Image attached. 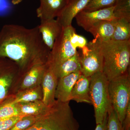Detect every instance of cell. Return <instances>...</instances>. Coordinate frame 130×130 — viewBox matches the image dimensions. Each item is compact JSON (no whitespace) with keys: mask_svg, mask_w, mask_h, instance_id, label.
<instances>
[{"mask_svg":"<svg viewBox=\"0 0 130 130\" xmlns=\"http://www.w3.org/2000/svg\"><path fill=\"white\" fill-rule=\"evenodd\" d=\"M50 51L43 41L38 26L28 29L7 24L0 31V57L15 62L22 75L36 64L47 63Z\"/></svg>","mask_w":130,"mask_h":130,"instance_id":"6da1fadb","label":"cell"},{"mask_svg":"<svg viewBox=\"0 0 130 130\" xmlns=\"http://www.w3.org/2000/svg\"><path fill=\"white\" fill-rule=\"evenodd\" d=\"M96 40L103 56V72L108 81L126 72L130 64V40L102 42Z\"/></svg>","mask_w":130,"mask_h":130,"instance_id":"7a4b0ae2","label":"cell"},{"mask_svg":"<svg viewBox=\"0 0 130 130\" xmlns=\"http://www.w3.org/2000/svg\"><path fill=\"white\" fill-rule=\"evenodd\" d=\"M69 102H56L42 118L25 130H78Z\"/></svg>","mask_w":130,"mask_h":130,"instance_id":"3957f363","label":"cell"},{"mask_svg":"<svg viewBox=\"0 0 130 130\" xmlns=\"http://www.w3.org/2000/svg\"><path fill=\"white\" fill-rule=\"evenodd\" d=\"M108 82L103 72L90 77V97L94 107L96 124H101L106 119L112 106L108 93Z\"/></svg>","mask_w":130,"mask_h":130,"instance_id":"277c9868","label":"cell"},{"mask_svg":"<svg viewBox=\"0 0 130 130\" xmlns=\"http://www.w3.org/2000/svg\"><path fill=\"white\" fill-rule=\"evenodd\" d=\"M108 90L112 106L123 124L130 104V78L127 71L109 81Z\"/></svg>","mask_w":130,"mask_h":130,"instance_id":"5b68a950","label":"cell"},{"mask_svg":"<svg viewBox=\"0 0 130 130\" xmlns=\"http://www.w3.org/2000/svg\"><path fill=\"white\" fill-rule=\"evenodd\" d=\"M79 55L82 74L90 77L98 72H103V58L97 40L88 43Z\"/></svg>","mask_w":130,"mask_h":130,"instance_id":"8992f818","label":"cell"},{"mask_svg":"<svg viewBox=\"0 0 130 130\" xmlns=\"http://www.w3.org/2000/svg\"><path fill=\"white\" fill-rule=\"evenodd\" d=\"M75 30L72 25L63 28L50 51L47 62L51 66L59 64L77 52L76 49L72 46L70 41L72 33Z\"/></svg>","mask_w":130,"mask_h":130,"instance_id":"52a82bcc","label":"cell"},{"mask_svg":"<svg viewBox=\"0 0 130 130\" xmlns=\"http://www.w3.org/2000/svg\"><path fill=\"white\" fill-rule=\"evenodd\" d=\"M21 75L20 68L15 62L0 57V102L7 97L13 81Z\"/></svg>","mask_w":130,"mask_h":130,"instance_id":"ba28073f","label":"cell"},{"mask_svg":"<svg viewBox=\"0 0 130 130\" xmlns=\"http://www.w3.org/2000/svg\"><path fill=\"white\" fill-rule=\"evenodd\" d=\"M114 6L99 9L93 11H82L75 17L79 26L88 31L92 25L102 20H111L115 19L113 11Z\"/></svg>","mask_w":130,"mask_h":130,"instance_id":"9c48e42d","label":"cell"},{"mask_svg":"<svg viewBox=\"0 0 130 130\" xmlns=\"http://www.w3.org/2000/svg\"><path fill=\"white\" fill-rule=\"evenodd\" d=\"M58 79L52 70V68L47 63L41 83L43 92L42 101L47 106L52 107L55 103V92Z\"/></svg>","mask_w":130,"mask_h":130,"instance_id":"30bf717a","label":"cell"},{"mask_svg":"<svg viewBox=\"0 0 130 130\" xmlns=\"http://www.w3.org/2000/svg\"><path fill=\"white\" fill-rule=\"evenodd\" d=\"M38 26L44 44L51 50L55 40L63 30V26L55 19L41 20V23Z\"/></svg>","mask_w":130,"mask_h":130,"instance_id":"8fae6325","label":"cell"},{"mask_svg":"<svg viewBox=\"0 0 130 130\" xmlns=\"http://www.w3.org/2000/svg\"><path fill=\"white\" fill-rule=\"evenodd\" d=\"M90 0H67L66 5L56 19L63 28L72 25L74 18L84 10Z\"/></svg>","mask_w":130,"mask_h":130,"instance_id":"7c38bea8","label":"cell"},{"mask_svg":"<svg viewBox=\"0 0 130 130\" xmlns=\"http://www.w3.org/2000/svg\"><path fill=\"white\" fill-rule=\"evenodd\" d=\"M67 0H40L37 9V17L41 20L53 19L59 16L66 5Z\"/></svg>","mask_w":130,"mask_h":130,"instance_id":"4fadbf2b","label":"cell"},{"mask_svg":"<svg viewBox=\"0 0 130 130\" xmlns=\"http://www.w3.org/2000/svg\"><path fill=\"white\" fill-rule=\"evenodd\" d=\"M81 74V71H78L58 79L55 94L56 100L63 103L71 101V93L73 86Z\"/></svg>","mask_w":130,"mask_h":130,"instance_id":"5bb4252c","label":"cell"},{"mask_svg":"<svg viewBox=\"0 0 130 130\" xmlns=\"http://www.w3.org/2000/svg\"><path fill=\"white\" fill-rule=\"evenodd\" d=\"M47 63L36 64L21 76L22 82L19 91L32 88L41 85L43 76Z\"/></svg>","mask_w":130,"mask_h":130,"instance_id":"9a60e30c","label":"cell"},{"mask_svg":"<svg viewBox=\"0 0 130 130\" xmlns=\"http://www.w3.org/2000/svg\"><path fill=\"white\" fill-rule=\"evenodd\" d=\"M90 77L81 74L76 81L71 94V100L77 103H86L91 104L90 97Z\"/></svg>","mask_w":130,"mask_h":130,"instance_id":"2e32d148","label":"cell"},{"mask_svg":"<svg viewBox=\"0 0 130 130\" xmlns=\"http://www.w3.org/2000/svg\"><path fill=\"white\" fill-rule=\"evenodd\" d=\"M112 20L98 21L93 24L88 32L91 33L95 39L101 41H110L111 40L114 31V26Z\"/></svg>","mask_w":130,"mask_h":130,"instance_id":"e0dca14e","label":"cell"},{"mask_svg":"<svg viewBox=\"0 0 130 130\" xmlns=\"http://www.w3.org/2000/svg\"><path fill=\"white\" fill-rule=\"evenodd\" d=\"M49 65L58 79L81 70L79 54L78 52L59 64L54 66Z\"/></svg>","mask_w":130,"mask_h":130,"instance_id":"ac0fdd59","label":"cell"},{"mask_svg":"<svg viewBox=\"0 0 130 130\" xmlns=\"http://www.w3.org/2000/svg\"><path fill=\"white\" fill-rule=\"evenodd\" d=\"M15 104L18 110L19 116L23 117L45 114L50 111L51 107L47 106L41 100Z\"/></svg>","mask_w":130,"mask_h":130,"instance_id":"d6986e66","label":"cell"},{"mask_svg":"<svg viewBox=\"0 0 130 130\" xmlns=\"http://www.w3.org/2000/svg\"><path fill=\"white\" fill-rule=\"evenodd\" d=\"M8 98L12 104L42 101L43 92L41 85L32 88L19 91L12 100Z\"/></svg>","mask_w":130,"mask_h":130,"instance_id":"ffe728a7","label":"cell"},{"mask_svg":"<svg viewBox=\"0 0 130 130\" xmlns=\"http://www.w3.org/2000/svg\"><path fill=\"white\" fill-rule=\"evenodd\" d=\"M112 20L114 31L111 40L122 41L130 40V21L123 18H115Z\"/></svg>","mask_w":130,"mask_h":130,"instance_id":"44dd1931","label":"cell"},{"mask_svg":"<svg viewBox=\"0 0 130 130\" xmlns=\"http://www.w3.org/2000/svg\"><path fill=\"white\" fill-rule=\"evenodd\" d=\"M114 8L115 18H123L130 21V0H117Z\"/></svg>","mask_w":130,"mask_h":130,"instance_id":"7402d4cb","label":"cell"},{"mask_svg":"<svg viewBox=\"0 0 130 130\" xmlns=\"http://www.w3.org/2000/svg\"><path fill=\"white\" fill-rule=\"evenodd\" d=\"M18 116L19 114L16 105L11 103L7 96L0 102V119Z\"/></svg>","mask_w":130,"mask_h":130,"instance_id":"603a6c76","label":"cell"},{"mask_svg":"<svg viewBox=\"0 0 130 130\" xmlns=\"http://www.w3.org/2000/svg\"><path fill=\"white\" fill-rule=\"evenodd\" d=\"M46 114L37 115H29L22 117L14 126L9 130L26 129L39 121Z\"/></svg>","mask_w":130,"mask_h":130,"instance_id":"cb8c5ba5","label":"cell"},{"mask_svg":"<svg viewBox=\"0 0 130 130\" xmlns=\"http://www.w3.org/2000/svg\"><path fill=\"white\" fill-rule=\"evenodd\" d=\"M117 0H90L83 11L91 12L111 7L114 6Z\"/></svg>","mask_w":130,"mask_h":130,"instance_id":"d4e9b609","label":"cell"},{"mask_svg":"<svg viewBox=\"0 0 130 130\" xmlns=\"http://www.w3.org/2000/svg\"><path fill=\"white\" fill-rule=\"evenodd\" d=\"M107 130H124L123 124L112 106L108 112Z\"/></svg>","mask_w":130,"mask_h":130,"instance_id":"484cf974","label":"cell"},{"mask_svg":"<svg viewBox=\"0 0 130 130\" xmlns=\"http://www.w3.org/2000/svg\"><path fill=\"white\" fill-rule=\"evenodd\" d=\"M71 44L74 48H83L88 43L87 40L83 36L76 34L75 30L72 33L70 38Z\"/></svg>","mask_w":130,"mask_h":130,"instance_id":"4316f807","label":"cell"},{"mask_svg":"<svg viewBox=\"0 0 130 130\" xmlns=\"http://www.w3.org/2000/svg\"><path fill=\"white\" fill-rule=\"evenodd\" d=\"M23 116H18L0 120V130H9Z\"/></svg>","mask_w":130,"mask_h":130,"instance_id":"83f0119b","label":"cell"},{"mask_svg":"<svg viewBox=\"0 0 130 130\" xmlns=\"http://www.w3.org/2000/svg\"><path fill=\"white\" fill-rule=\"evenodd\" d=\"M11 8L8 0H0V16H5L9 13Z\"/></svg>","mask_w":130,"mask_h":130,"instance_id":"f1b7e54d","label":"cell"},{"mask_svg":"<svg viewBox=\"0 0 130 130\" xmlns=\"http://www.w3.org/2000/svg\"><path fill=\"white\" fill-rule=\"evenodd\" d=\"M123 125L124 130H130V104L126 109Z\"/></svg>","mask_w":130,"mask_h":130,"instance_id":"f546056e","label":"cell"},{"mask_svg":"<svg viewBox=\"0 0 130 130\" xmlns=\"http://www.w3.org/2000/svg\"><path fill=\"white\" fill-rule=\"evenodd\" d=\"M107 117L101 124H97L95 130H107Z\"/></svg>","mask_w":130,"mask_h":130,"instance_id":"4dcf8cb0","label":"cell"},{"mask_svg":"<svg viewBox=\"0 0 130 130\" xmlns=\"http://www.w3.org/2000/svg\"><path fill=\"white\" fill-rule=\"evenodd\" d=\"M23 0H12V3L13 5H16L20 3Z\"/></svg>","mask_w":130,"mask_h":130,"instance_id":"1f68e13d","label":"cell"},{"mask_svg":"<svg viewBox=\"0 0 130 130\" xmlns=\"http://www.w3.org/2000/svg\"><path fill=\"white\" fill-rule=\"evenodd\" d=\"M0 120H1V119H0Z\"/></svg>","mask_w":130,"mask_h":130,"instance_id":"d6a6232c","label":"cell"}]
</instances>
